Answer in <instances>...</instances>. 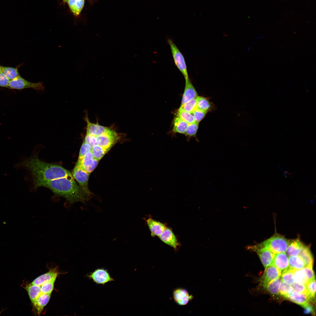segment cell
Listing matches in <instances>:
<instances>
[{"label": "cell", "mask_w": 316, "mask_h": 316, "mask_svg": "<svg viewBox=\"0 0 316 316\" xmlns=\"http://www.w3.org/2000/svg\"><path fill=\"white\" fill-rule=\"evenodd\" d=\"M84 141L89 144L92 147L97 144L96 136L87 133L86 134Z\"/></svg>", "instance_id": "cell-43"}, {"label": "cell", "mask_w": 316, "mask_h": 316, "mask_svg": "<svg viewBox=\"0 0 316 316\" xmlns=\"http://www.w3.org/2000/svg\"><path fill=\"white\" fill-rule=\"evenodd\" d=\"M1 72L10 80L20 76L17 68L1 66Z\"/></svg>", "instance_id": "cell-29"}, {"label": "cell", "mask_w": 316, "mask_h": 316, "mask_svg": "<svg viewBox=\"0 0 316 316\" xmlns=\"http://www.w3.org/2000/svg\"><path fill=\"white\" fill-rule=\"evenodd\" d=\"M198 126L199 123L196 122L188 123L184 134L189 138L195 137L198 129Z\"/></svg>", "instance_id": "cell-33"}, {"label": "cell", "mask_w": 316, "mask_h": 316, "mask_svg": "<svg viewBox=\"0 0 316 316\" xmlns=\"http://www.w3.org/2000/svg\"><path fill=\"white\" fill-rule=\"evenodd\" d=\"M51 294L41 293L32 304L37 310V313L40 315L44 307L49 300Z\"/></svg>", "instance_id": "cell-21"}, {"label": "cell", "mask_w": 316, "mask_h": 316, "mask_svg": "<svg viewBox=\"0 0 316 316\" xmlns=\"http://www.w3.org/2000/svg\"><path fill=\"white\" fill-rule=\"evenodd\" d=\"M73 176L80 187L86 193L92 195L89 189L88 182L90 174L84 170L76 163L72 172Z\"/></svg>", "instance_id": "cell-7"}, {"label": "cell", "mask_w": 316, "mask_h": 316, "mask_svg": "<svg viewBox=\"0 0 316 316\" xmlns=\"http://www.w3.org/2000/svg\"><path fill=\"white\" fill-rule=\"evenodd\" d=\"M293 291L292 287L291 285L282 281L281 283L279 288V293L284 297Z\"/></svg>", "instance_id": "cell-37"}, {"label": "cell", "mask_w": 316, "mask_h": 316, "mask_svg": "<svg viewBox=\"0 0 316 316\" xmlns=\"http://www.w3.org/2000/svg\"><path fill=\"white\" fill-rule=\"evenodd\" d=\"M197 108L202 111L207 112L211 109L212 105L208 100L201 96L196 97Z\"/></svg>", "instance_id": "cell-28"}, {"label": "cell", "mask_w": 316, "mask_h": 316, "mask_svg": "<svg viewBox=\"0 0 316 316\" xmlns=\"http://www.w3.org/2000/svg\"><path fill=\"white\" fill-rule=\"evenodd\" d=\"M23 287L27 291L30 301L33 304L41 293L40 286L30 283Z\"/></svg>", "instance_id": "cell-23"}, {"label": "cell", "mask_w": 316, "mask_h": 316, "mask_svg": "<svg viewBox=\"0 0 316 316\" xmlns=\"http://www.w3.org/2000/svg\"><path fill=\"white\" fill-rule=\"evenodd\" d=\"M291 286L294 291L296 292L308 294L306 285L300 284L296 283H294L291 285Z\"/></svg>", "instance_id": "cell-41"}, {"label": "cell", "mask_w": 316, "mask_h": 316, "mask_svg": "<svg viewBox=\"0 0 316 316\" xmlns=\"http://www.w3.org/2000/svg\"><path fill=\"white\" fill-rule=\"evenodd\" d=\"M55 280L46 282L41 286V292L42 293L51 294L54 286Z\"/></svg>", "instance_id": "cell-35"}, {"label": "cell", "mask_w": 316, "mask_h": 316, "mask_svg": "<svg viewBox=\"0 0 316 316\" xmlns=\"http://www.w3.org/2000/svg\"><path fill=\"white\" fill-rule=\"evenodd\" d=\"M293 272L295 282L300 284L306 285L308 280L305 273L303 269H293Z\"/></svg>", "instance_id": "cell-26"}, {"label": "cell", "mask_w": 316, "mask_h": 316, "mask_svg": "<svg viewBox=\"0 0 316 316\" xmlns=\"http://www.w3.org/2000/svg\"><path fill=\"white\" fill-rule=\"evenodd\" d=\"M58 274L56 269H52L48 272L38 277L34 280L31 284L40 286L44 283L56 280Z\"/></svg>", "instance_id": "cell-19"}, {"label": "cell", "mask_w": 316, "mask_h": 316, "mask_svg": "<svg viewBox=\"0 0 316 316\" xmlns=\"http://www.w3.org/2000/svg\"><path fill=\"white\" fill-rule=\"evenodd\" d=\"M146 222L152 237H159L167 227L164 224L151 218L147 219Z\"/></svg>", "instance_id": "cell-16"}, {"label": "cell", "mask_w": 316, "mask_h": 316, "mask_svg": "<svg viewBox=\"0 0 316 316\" xmlns=\"http://www.w3.org/2000/svg\"><path fill=\"white\" fill-rule=\"evenodd\" d=\"M84 120L87 123L86 133L97 136L103 134L111 133L115 131L110 128L102 126L97 123L91 122L87 113Z\"/></svg>", "instance_id": "cell-9"}, {"label": "cell", "mask_w": 316, "mask_h": 316, "mask_svg": "<svg viewBox=\"0 0 316 316\" xmlns=\"http://www.w3.org/2000/svg\"><path fill=\"white\" fill-rule=\"evenodd\" d=\"M188 124L178 116L174 120L173 132L184 134Z\"/></svg>", "instance_id": "cell-24"}, {"label": "cell", "mask_w": 316, "mask_h": 316, "mask_svg": "<svg viewBox=\"0 0 316 316\" xmlns=\"http://www.w3.org/2000/svg\"><path fill=\"white\" fill-rule=\"evenodd\" d=\"M31 171L34 187H39L42 183L60 178L73 176L71 173L62 166L45 162L37 158L25 160L22 163Z\"/></svg>", "instance_id": "cell-2"}, {"label": "cell", "mask_w": 316, "mask_h": 316, "mask_svg": "<svg viewBox=\"0 0 316 316\" xmlns=\"http://www.w3.org/2000/svg\"><path fill=\"white\" fill-rule=\"evenodd\" d=\"M304 310V313L305 314H315L314 313L315 311H314V307L311 304H309L305 308Z\"/></svg>", "instance_id": "cell-45"}, {"label": "cell", "mask_w": 316, "mask_h": 316, "mask_svg": "<svg viewBox=\"0 0 316 316\" xmlns=\"http://www.w3.org/2000/svg\"><path fill=\"white\" fill-rule=\"evenodd\" d=\"M288 261L289 267L293 269H300L305 267L304 261L299 255L289 257Z\"/></svg>", "instance_id": "cell-25"}, {"label": "cell", "mask_w": 316, "mask_h": 316, "mask_svg": "<svg viewBox=\"0 0 316 316\" xmlns=\"http://www.w3.org/2000/svg\"><path fill=\"white\" fill-rule=\"evenodd\" d=\"M281 281L289 285L295 283L293 269L289 268L283 272L281 274Z\"/></svg>", "instance_id": "cell-31"}, {"label": "cell", "mask_w": 316, "mask_h": 316, "mask_svg": "<svg viewBox=\"0 0 316 316\" xmlns=\"http://www.w3.org/2000/svg\"><path fill=\"white\" fill-rule=\"evenodd\" d=\"M48 188L54 194L63 197L67 203L66 207H69L75 203L81 202L85 203L89 200L92 195L85 191L75 181L73 176L60 178L43 182L39 187Z\"/></svg>", "instance_id": "cell-1"}, {"label": "cell", "mask_w": 316, "mask_h": 316, "mask_svg": "<svg viewBox=\"0 0 316 316\" xmlns=\"http://www.w3.org/2000/svg\"><path fill=\"white\" fill-rule=\"evenodd\" d=\"M308 293L312 300L315 298L316 293V281L315 278L308 282L306 285Z\"/></svg>", "instance_id": "cell-36"}, {"label": "cell", "mask_w": 316, "mask_h": 316, "mask_svg": "<svg viewBox=\"0 0 316 316\" xmlns=\"http://www.w3.org/2000/svg\"><path fill=\"white\" fill-rule=\"evenodd\" d=\"M299 255L304 261L305 267H313V258L309 246L303 244Z\"/></svg>", "instance_id": "cell-22"}, {"label": "cell", "mask_w": 316, "mask_h": 316, "mask_svg": "<svg viewBox=\"0 0 316 316\" xmlns=\"http://www.w3.org/2000/svg\"><path fill=\"white\" fill-rule=\"evenodd\" d=\"M69 0H63L64 2H67Z\"/></svg>", "instance_id": "cell-46"}, {"label": "cell", "mask_w": 316, "mask_h": 316, "mask_svg": "<svg viewBox=\"0 0 316 316\" xmlns=\"http://www.w3.org/2000/svg\"><path fill=\"white\" fill-rule=\"evenodd\" d=\"M173 298L175 302L181 306L187 305L191 300L193 297L190 294L188 290L185 288H178L173 292Z\"/></svg>", "instance_id": "cell-12"}, {"label": "cell", "mask_w": 316, "mask_h": 316, "mask_svg": "<svg viewBox=\"0 0 316 316\" xmlns=\"http://www.w3.org/2000/svg\"><path fill=\"white\" fill-rule=\"evenodd\" d=\"M84 0H76L74 5L71 10L74 15L78 16L81 12L84 6Z\"/></svg>", "instance_id": "cell-39"}, {"label": "cell", "mask_w": 316, "mask_h": 316, "mask_svg": "<svg viewBox=\"0 0 316 316\" xmlns=\"http://www.w3.org/2000/svg\"><path fill=\"white\" fill-rule=\"evenodd\" d=\"M7 88L21 90L32 88L37 90H44L45 87L42 82L32 83L20 76L10 80Z\"/></svg>", "instance_id": "cell-6"}, {"label": "cell", "mask_w": 316, "mask_h": 316, "mask_svg": "<svg viewBox=\"0 0 316 316\" xmlns=\"http://www.w3.org/2000/svg\"><path fill=\"white\" fill-rule=\"evenodd\" d=\"M281 273L272 264L265 268V272L260 279L262 285L265 287L270 281L280 277Z\"/></svg>", "instance_id": "cell-10"}, {"label": "cell", "mask_w": 316, "mask_h": 316, "mask_svg": "<svg viewBox=\"0 0 316 316\" xmlns=\"http://www.w3.org/2000/svg\"><path fill=\"white\" fill-rule=\"evenodd\" d=\"M303 269L305 273L308 281L315 278V274L312 269V267H305Z\"/></svg>", "instance_id": "cell-42"}, {"label": "cell", "mask_w": 316, "mask_h": 316, "mask_svg": "<svg viewBox=\"0 0 316 316\" xmlns=\"http://www.w3.org/2000/svg\"><path fill=\"white\" fill-rule=\"evenodd\" d=\"M167 41L176 66L185 80L189 78L186 65L183 55L172 40L169 39Z\"/></svg>", "instance_id": "cell-5"}, {"label": "cell", "mask_w": 316, "mask_h": 316, "mask_svg": "<svg viewBox=\"0 0 316 316\" xmlns=\"http://www.w3.org/2000/svg\"><path fill=\"white\" fill-rule=\"evenodd\" d=\"M246 248L257 254L265 268L272 264L275 254L262 243L247 246Z\"/></svg>", "instance_id": "cell-4"}, {"label": "cell", "mask_w": 316, "mask_h": 316, "mask_svg": "<svg viewBox=\"0 0 316 316\" xmlns=\"http://www.w3.org/2000/svg\"><path fill=\"white\" fill-rule=\"evenodd\" d=\"M285 298L303 308H305L312 300L308 294L299 293L294 291Z\"/></svg>", "instance_id": "cell-15"}, {"label": "cell", "mask_w": 316, "mask_h": 316, "mask_svg": "<svg viewBox=\"0 0 316 316\" xmlns=\"http://www.w3.org/2000/svg\"><path fill=\"white\" fill-rule=\"evenodd\" d=\"M88 276L94 283L97 284L104 285L114 281L108 270L103 268L95 269Z\"/></svg>", "instance_id": "cell-8"}, {"label": "cell", "mask_w": 316, "mask_h": 316, "mask_svg": "<svg viewBox=\"0 0 316 316\" xmlns=\"http://www.w3.org/2000/svg\"><path fill=\"white\" fill-rule=\"evenodd\" d=\"M10 81L2 72L0 73V87L7 88Z\"/></svg>", "instance_id": "cell-44"}, {"label": "cell", "mask_w": 316, "mask_h": 316, "mask_svg": "<svg viewBox=\"0 0 316 316\" xmlns=\"http://www.w3.org/2000/svg\"><path fill=\"white\" fill-rule=\"evenodd\" d=\"M109 150L97 144L92 147V152L94 158L99 161Z\"/></svg>", "instance_id": "cell-30"}, {"label": "cell", "mask_w": 316, "mask_h": 316, "mask_svg": "<svg viewBox=\"0 0 316 316\" xmlns=\"http://www.w3.org/2000/svg\"><path fill=\"white\" fill-rule=\"evenodd\" d=\"M178 116L188 123L196 122L191 113L186 111L179 108L178 110Z\"/></svg>", "instance_id": "cell-32"}, {"label": "cell", "mask_w": 316, "mask_h": 316, "mask_svg": "<svg viewBox=\"0 0 316 316\" xmlns=\"http://www.w3.org/2000/svg\"><path fill=\"white\" fill-rule=\"evenodd\" d=\"M207 113V112L197 108L191 113L193 116L195 122L199 123L204 118Z\"/></svg>", "instance_id": "cell-40"}, {"label": "cell", "mask_w": 316, "mask_h": 316, "mask_svg": "<svg viewBox=\"0 0 316 316\" xmlns=\"http://www.w3.org/2000/svg\"><path fill=\"white\" fill-rule=\"evenodd\" d=\"M272 264L279 270L281 273L290 268L288 258L285 253L275 254Z\"/></svg>", "instance_id": "cell-17"}, {"label": "cell", "mask_w": 316, "mask_h": 316, "mask_svg": "<svg viewBox=\"0 0 316 316\" xmlns=\"http://www.w3.org/2000/svg\"><path fill=\"white\" fill-rule=\"evenodd\" d=\"M99 161L94 158L91 151L87 153L81 159L78 160L77 163L90 174L97 166Z\"/></svg>", "instance_id": "cell-11"}, {"label": "cell", "mask_w": 316, "mask_h": 316, "mask_svg": "<svg viewBox=\"0 0 316 316\" xmlns=\"http://www.w3.org/2000/svg\"><path fill=\"white\" fill-rule=\"evenodd\" d=\"M159 239L165 243L176 250L180 245L176 237L171 229L167 227L159 236Z\"/></svg>", "instance_id": "cell-14"}, {"label": "cell", "mask_w": 316, "mask_h": 316, "mask_svg": "<svg viewBox=\"0 0 316 316\" xmlns=\"http://www.w3.org/2000/svg\"><path fill=\"white\" fill-rule=\"evenodd\" d=\"M185 80V89L181 106L197 96V92L189 78Z\"/></svg>", "instance_id": "cell-18"}, {"label": "cell", "mask_w": 316, "mask_h": 316, "mask_svg": "<svg viewBox=\"0 0 316 316\" xmlns=\"http://www.w3.org/2000/svg\"><path fill=\"white\" fill-rule=\"evenodd\" d=\"M196 97L181 106L180 108L185 111L192 113L197 108Z\"/></svg>", "instance_id": "cell-34"}, {"label": "cell", "mask_w": 316, "mask_h": 316, "mask_svg": "<svg viewBox=\"0 0 316 316\" xmlns=\"http://www.w3.org/2000/svg\"><path fill=\"white\" fill-rule=\"evenodd\" d=\"M281 280L280 277L275 279L268 283L265 287L270 293L274 295L279 293V288Z\"/></svg>", "instance_id": "cell-27"}, {"label": "cell", "mask_w": 316, "mask_h": 316, "mask_svg": "<svg viewBox=\"0 0 316 316\" xmlns=\"http://www.w3.org/2000/svg\"><path fill=\"white\" fill-rule=\"evenodd\" d=\"M92 150V147L84 141L80 150L78 160L81 159L87 153L91 151Z\"/></svg>", "instance_id": "cell-38"}, {"label": "cell", "mask_w": 316, "mask_h": 316, "mask_svg": "<svg viewBox=\"0 0 316 316\" xmlns=\"http://www.w3.org/2000/svg\"><path fill=\"white\" fill-rule=\"evenodd\" d=\"M1 72V66L0 65V73Z\"/></svg>", "instance_id": "cell-47"}, {"label": "cell", "mask_w": 316, "mask_h": 316, "mask_svg": "<svg viewBox=\"0 0 316 316\" xmlns=\"http://www.w3.org/2000/svg\"><path fill=\"white\" fill-rule=\"evenodd\" d=\"M289 241L283 236L276 233L262 243L275 254L286 252Z\"/></svg>", "instance_id": "cell-3"}, {"label": "cell", "mask_w": 316, "mask_h": 316, "mask_svg": "<svg viewBox=\"0 0 316 316\" xmlns=\"http://www.w3.org/2000/svg\"><path fill=\"white\" fill-rule=\"evenodd\" d=\"M118 136L117 133L115 131L111 133L96 136L97 144L109 150L117 141Z\"/></svg>", "instance_id": "cell-13"}, {"label": "cell", "mask_w": 316, "mask_h": 316, "mask_svg": "<svg viewBox=\"0 0 316 316\" xmlns=\"http://www.w3.org/2000/svg\"><path fill=\"white\" fill-rule=\"evenodd\" d=\"M1 312H2V311H1V312H0V313H1Z\"/></svg>", "instance_id": "cell-48"}, {"label": "cell", "mask_w": 316, "mask_h": 316, "mask_svg": "<svg viewBox=\"0 0 316 316\" xmlns=\"http://www.w3.org/2000/svg\"><path fill=\"white\" fill-rule=\"evenodd\" d=\"M303 244L299 238L289 240L286 251L288 257L298 255Z\"/></svg>", "instance_id": "cell-20"}]
</instances>
